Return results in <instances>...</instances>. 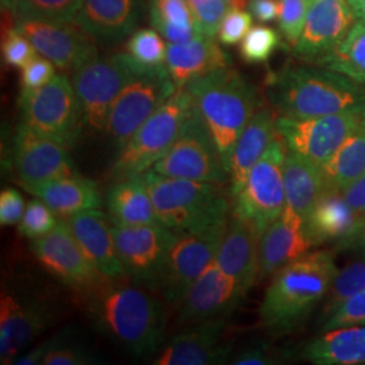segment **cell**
<instances>
[{
  "label": "cell",
  "instance_id": "836d02e7",
  "mask_svg": "<svg viewBox=\"0 0 365 365\" xmlns=\"http://www.w3.org/2000/svg\"><path fill=\"white\" fill-rule=\"evenodd\" d=\"M150 25L170 43L199 36L188 0H148Z\"/></svg>",
  "mask_w": 365,
  "mask_h": 365
},
{
  "label": "cell",
  "instance_id": "ab89813d",
  "mask_svg": "<svg viewBox=\"0 0 365 365\" xmlns=\"http://www.w3.org/2000/svg\"><path fill=\"white\" fill-rule=\"evenodd\" d=\"M58 223V217L41 199H33L27 203L25 214L18 223V232L29 240H37L48 235Z\"/></svg>",
  "mask_w": 365,
  "mask_h": 365
},
{
  "label": "cell",
  "instance_id": "7402d4cb",
  "mask_svg": "<svg viewBox=\"0 0 365 365\" xmlns=\"http://www.w3.org/2000/svg\"><path fill=\"white\" fill-rule=\"evenodd\" d=\"M49 314L36 300H22L11 294L0 298V363L14 364L30 342L48 327Z\"/></svg>",
  "mask_w": 365,
  "mask_h": 365
},
{
  "label": "cell",
  "instance_id": "30bf717a",
  "mask_svg": "<svg viewBox=\"0 0 365 365\" xmlns=\"http://www.w3.org/2000/svg\"><path fill=\"white\" fill-rule=\"evenodd\" d=\"M158 175L225 185L230 182L218 145L195 103L170 150L152 167Z\"/></svg>",
  "mask_w": 365,
  "mask_h": 365
},
{
  "label": "cell",
  "instance_id": "7bdbcfd3",
  "mask_svg": "<svg viewBox=\"0 0 365 365\" xmlns=\"http://www.w3.org/2000/svg\"><path fill=\"white\" fill-rule=\"evenodd\" d=\"M199 34L217 38L225 15L230 10L222 0H188Z\"/></svg>",
  "mask_w": 365,
  "mask_h": 365
},
{
  "label": "cell",
  "instance_id": "816d5d0a",
  "mask_svg": "<svg viewBox=\"0 0 365 365\" xmlns=\"http://www.w3.org/2000/svg\"><path fill=\"white\" fill-rule=\"evenodd\" d=\"M346 203L359 215L365 217V175L341 191Z\"/></svg>",
  "mask_w": 365,
  "mask_h": 365
},
{
  "label": "cell",
  "instance_id": "f1b7e54d",
  "mask_svg": "<svg viewBox=\"0 0 365 365\" xmlns=\"http://www.w3.org/2000/svg\"><path fill=\"white\" fill-rule=\"evenodd\" d=\"M22 187L31 195L45 202L61 220H68L80 211L101 209L103 205L96 182L78 175Z\"/></svg>",
  "mask_w": 365,
  "mask_h": 365
},
{
  "label": "cell",
  "instance_id": "ac0fdd59",
  "mask_svg": "<svg viewBox=\"0 0 365 365\" xmlns=\"http://www.w3.org/2000/svg\"><path fill=\"white\" fill-rule=\"evenodd\" d=\"M357 22L348 0H312L294 54L306 63H319L333 52Z\"/></svg>",
  "mask_w": 365,
  "mask_h": 365
},
{
  "label": "cell",
  "instance_id": "ee69618b",
  "mask_svg": "<svg viewBox=\"0 0 365 365\" xmlns=\"http://www.w3.org/2000/svg\"><path fill=\"white\" fill-rule=\"evenodd\" d=\"M1 56L6 66L22 69L38 56V52L31 41L14 26L6 31L1 43Z\"/></svg>",
  "mask_w": 365,
  "mask_h": 365
},
{
  "label": "cell",
  "instance_id": "11a10c76",
  "mask_svg": "<svg viewBox=\"0 0 365 365\" xmlns=\"http://www.w3.org/2000/svg\"><path fill=\"white\" fill-rule=\"evenodd\" d=\"M351 7H352L353 13L356 15V19L359 22L365 24V0H348Z\"/></svg>",
  "mask_w": 365,
  "mask_h": 365
},
{
  "label": "cell",
  "instance_id": "f5cc1de1",
  "mask_svg": "<svg viewBox=\"0 0 365 365\" xmlns=\"http://www.w3.org/2000/svg\"><path fill=\"white\" fill-rule=\"evenodd\" d=\"M337 250H351L365 259V217L352 237L345 241Z\"/></svg>",
  "mask_w": 365,
  "mask_h": 365
},
{
  "label": "cell",
  "instance_id": "f6af8a7d",
  "mask_svg": "<svg viewBox=\"0 0 365 365\" xmlns=\"http://www.w3.org/2000/svg\"><path fill=\"white\" fill-rule=\"evenodd\" d=\"M102 361L87 349L69 345L57 339H49V349L45 353L43 365H93Z\"/></svg>",
  "mask_w": 365,
  "mask_h": 365
},
{
  "label": "cell",
  "instance_id": "db71d44e",
  "mask_svg": "<svg viewBox=\"0 0 365 365\" xmlns=\"http://www.w3.org/2000/svg\"><path fill=\"white\" fill-rule=\"evenodd\" d=\"M49 349V341L41 342L37 346H34L33 349H30L29 352L24 353L21 356L16 357V360L14 361V364L16 365H37L42 364L43 356L46 351Z\"/></svg>",
  "mask_w": 365,
  "mask_h": 365
},
{
  "label": "cell",
  "instance_id": "5b68a950",
  "mask_svg": "<svg viewBox=\"0 0 365 365\" xmlns=\"http://www.w3.org/2000/svg\"><path fill=\"white\" fill-rule=\"evenodd\" d=\"M161 225L182 235L227 223L232 214V195L225 185L143 173Z\"/></svg>",
  "mask_w": 365,
  "mask_h": 365
},
{
  "label": "cell",
  "instance_id": "6da1fadb",
  "mask_svg": "<svg viewBox=\"0 0 365 365\" xmlns=\"http://www.w3.org/2000/svg\"><path fill=\"white\" fill-rule=\"evenodd\" d=\"M115 282L84 297L92 327L133 357L156 356L165 344V306L148 288Z\"/></svg>",
  "mask_w": 365,
  "mask_h": 365
},
{
  "label": "cell",
  "instance_id": "f907efd6",
  "mask_svg": "<svg viewBox=\"0 0 365 365\" xmlns=\"http://www.w3.org/2000/svg\"><path fill=\"white\" fill-rule=\"evenodd\" d=\"M249 13L260 24H272L279 15L277 0H249Z\"/></svg>",
  "mask_w": 365,
  "mask_h": 365
},
{
  "label": "cell",
  "instance_id": "44dd1931",
  "mask_svg": "<svg viewBox=\"0 0 365 365\" xmlns=\"http://www.w3.org/2000/svg\"><path fill=\"white\" fill-rule=\"evenodd\" d=\"M313 249L306 235L304 220L286 206L284 211L261 235L259 242V282L272 277Z\"/></svg>",
  "mask_w": 365,
  "mask_h": 365
},
{
  "label": "cell",
  "instance_id": "d4e9b609",
  "mask_svg": "<svg viewBox=\"0 0 365 365\" xmlns=\"http://www.w3.org/2000/svg\"><path fill=\"white\" fill-rule=\"evenodd\" d=\"M78 241V247L92 265L110 280L126 277L118 257L110 218L101 210H87L66 220Z\"/></svg>",
  "mask_w": 365,
  "mask_h": 365
},
{
  "label": "cell",
  "instance_id": "8fae6325",
  "mask_svg": "<svg viewBox=\"0 0 365 365\" xmlns=\"http://www.w3.org/2000/svg\"><path fill=\"white\" fill-rule=\"evenodd\" d=\"M176 90L165 66L146 69L131 78L111 106L106 123V137L117 152Z\"/></svg>",
  "mask_w": 365,
  "mask_h": 365
},
{
  "label": "cell",
  "instance_id": "d6a6232c",
  "mask_svg": "<svg viewBox=\"0 0 365 365\" xmlns=\"http://www.w3.org/2000/svg\"><path fill=\"white\" fill-rule=\"evenodd\" d=\"M327 190L342 191L365 175V118L322 167Z\"/></svg>",
  "mask_w": 365,
  "mask_h": 365
},
{
  "label": "cell",
  "instance_id": "4dcf8cb0",
  "mask_svg": "<svg viewBox=\"0 0 365 365\" xmlns=\"http://www.w3.org/2000/svg\"><path fill=\"white\" fill-rule=\"evenodd\" d=\"M108 218L123 226L160 223L144 176L114 180L106 194Z\"/></svg>",
  "mask_w": 365,
  "mask_h": 365
},
{
  "label": "cell",
  "instance_id": "681fc988",
  "mask_svg": "<svg viewBox=\"0 0 365 365\" xmlns=\"http://www.w3.org/2000/svg\"><path fill=\"white\" fill-rule=\"evenodd\" d=\"M232 363L235 365H272L277 364L279 360L267 344L255 342L235 356Z\"/></svg>",
  "mask_w": 365,
  "mask_h": 365
},
{
  "label": "cell",
  "instance_id": "7a4b0ae2",
  "mask_svg": "<svg viewBox=\"0 0 365 365\" xmlns=\"http://www.w3.org/2000/svg\"><path fill=\"white\" fill-rule=\"evenodd\" d=\"M337 272L330 250L309 252L283 267L264 294L261 327L272 334L297 330L327 298Z\"/></svg>",
  "mask_w": 365,
  "mask_h": 365
},
{
  "label": "cell",
  "instance_id": "9c48e42d",
  "mask_svg": "<svg viewBox=\"0 0 365 365\" xmlns=\"http://www.w3.org/2000/svg\"><path fill=\"white\" fill-rule=\"evenodd\" d=\"M22 122L68 149L78 144L84 125L72 80L61 72L33 91H21L18 101Z\"/></svg>",
  "mask_w": 365,
  "mask_h": 365
},
{
  "label": "cell",
  "instance_id": "9f6ffc18",
  "mask_svg": "<svg viewBox=\"0 0 365 365\" xmlns=\"http://www.w3.org/2000/svg\"><path fill=\"white\" fill-rule=\"evenodd\" d=\"M225 1L229 9H238V10H245L248 7L249 0H222Z\"/></svg>",
  "mask_w": 365,
  "mask_h": 365
},
{
  "label": "cell",
  "instance_id": "f546056e",
  "mask_svg": "<svg viewBox=\"0 0 365 365\" xmlns=\"http://www.w3.org/2000/svg\"><path fill=\"white\" fill-rule=\"evenodd\" d=\"M300 357L317 365L365 364V325L324 330L302 348Z\"/></svg>",
  "mask_w": 365,
  "mask_h": 365
},
{
  "label": "cell",
  "instance_id": "ba28073f",
  "mask_svg": "<svg viewBox=\"0 0 365 365\" xmlns=\"http://www.w3.org/2000/svg\"><path fill=\"white\" fill-rule=\"evenodd\" d=\"M286 155L287 146L277 134L232 199V215L248 222L260 237L287 206L283 176Z\"/></svg>",
  "mask_w": 365,
  "mask_h": 365
},
{
  "label": "cell",
  "instance_id": "1f68e13d",
  "mask_svg": "<svg viewBox=\"0 0 365 365\" xmlns=\"http://www.w3.org/2000/svg\"><path fill=\"white\" fill-rule=\"evenodd\" d=\"M283 176L288 207L306 220L327 191L322 167L287 149Z\"/></svg>",
  "mask_w": 365,
  "mask_h": 365
},
{
  "label": "cell",
  "instance_id": "8992f818",
  "mask_svg": "<svg viewBox=\"0 0 365 365\" xmlns=\"http://www.w3.org/2000/svg\"><path fill=\"white\" fill-rule=\"evenodd\" d=\"M192 110L194 98L191 92L185 87L178 88L118 150L110 172L111 179L138 176L152 170L176 141Z\"/></svg>",
  "mask_w": 365,
  "mask_h": 365
},
{
  "label": "cell",
  "instance_id": "cb8c5ba5",
  "mask_svg": "<svg viewBox=\"0 0 365 365\" xmlns=\"http://www.w3.org/2000/svg\"><path fill=\"white\" fill-rule=\"evenodd\" d=\"M259 242L260 235L248 222L230 214L214 261L245 297L259 282Z\"/></svg>",
  "mask_w": 365,
  "mask_h": 365
},
{
  "label": "cell",
  "instance_id": "83f0119b",
  "mask_svg": "<svg viewBox=\"0 0 365 365\" xmlns=\"http://www.w3.org/2000/svg\"><path fill=\"white\" fill-rule=\"evenodd\" d=\"M276 118L269 108L260 107L238 137L229 165V192L232 199L241 191L248 179L249 172L257 164L277 135Z\"/></svg>",
  "mask_w": 365,
  "mask_h": 365
},
{
  "label": "cell",
  "instance_id": "d590c367",
  "mask_svg": "<svg viewBox=\"0 0 365 365\" xmlns=\"http://www.w3.org/2000/svg\"><path fill=\"white\" fill-rule=\"evenodd\" d=\"M126 52L145 69L165 66L167 45L155 29L135 30L126 43Z\"/></svg>",
  "mask_w": 365,
  "mask_h": 365
},
{
  "label": "cell",
  "instance_id": "7c38bea8",
  "mask_svg": "<svg viewBox=\"0 0 365 365\" xmlns=\"http://www.w3.org/2000/svg\"><path fill=\"white\" fill-rule=\"evenodd\" d=\"M365 118V106L324 117L276 118V130L289 152L324 167Z\"/></svg>",
  "mask_w": 365,
  "mask_h": 365
},
{
  "label": "cell",
  "instance_id": "277c9868",
  "mask_svg": "<svg viewBox=\"0 0 365 365\" xmlns=\"http://www.w3.org/2000/svg\"><path fill=\"white\" fill-rule=\"evenodd\" d=\"M196 108L207 125L229 170L235 143L260 108L256 88L232 66L188 83Z\"/></svg>",
  "mask_w": 365,
  "mask_h": 365
},
{
  "label": "cell",
  "instance_id": "c3c4849f",
  "mask_svg": "<svg viewBox=\"0 0 365 365\" xmlns=\"http://www.w3.org/2000/svg\"><path fill=\"white\" fill-rule=\"evenodd\" d=\"M26 210L24 196L15 188H4L0 194V225L13 226L18 225Z\"/></svg>",
  "mask_w": 365,
  "mask_h": 365
},
{
  "label": "cell",
  "instance_id": "5bb4252c",
  "mask_svg": "<svg viewBox=\"0 0 365 365\" xmlns=\"http://www.w3.org/2000/svg\"><path fill=\"white\" fill-rule=\"evenodd\" d=\"M227 223L178 235L167 255L157 289L165 303L179 306L196 279L215 260Z\"/></svg>",
  "mask_w": 365,
  "mask_h": 365
},
{
  "label": "cell",
  "instance_id": "8d00e7d4",
  "mask_svg": "<svg viewBox=\"0 0 365 365\" xmlns=\"http://www.w3.org/2000/svg\"><path fill=\"white\" fill-rule=\"evenodd\" d=\"M280 43V36L272 27H252L240 43V56L249 64H262L272 57Z\"/></svg>",
  "mask_w": 365,
  "mask_h": 365
},
{
  "label": "cell",
  "instance_id": "2e32d148",
  "mask_svg": "<svg viewBox=\"0 0 365 365\" xmlns=\"http://www.w3.org/2000/svg\"><path fill=\"white\" fill-rule=\"evenodd\" d=\"M31 252L49 274L83 297L110 280L86 257L66 220H60L48 235L33 240Z\"/></svg>",
  "mask_w": 365,
  "mask_h": 365
},
{
  "label": "cell",
  "instance_id": "9a60e30c",
  "mask_svg": "<svg viewBox=\"0 0 365 365\" xmlns=\"http://www.w3.org/2000/svg\"><path fill=\"white\" fill-rule=\"evenodd\" d=\"M15 26L42 57L64 73H73L98 54L96 39L75 21L18 18Z\"/></svg>",
  "mask_w": 365,
  "mask_h": 365
},
{
  "label": "cell",
  "instance_id": "b9f144b4",
  "mask_svg": "<svg viewBox=\"0 0 365 365\" xmlns=\"http://www.w3.org/2000/svg\"><path fill=\"white\" fill-rule=\"evenodd\" d=\"M279 15L277 25L283 38L291 48L298 42L312 0H277Z\"/></svg>",
  "mask_w": 365,
  "mask_h": 365
},
{
  "label": "cell",
  "instance_id": "f35d334b",
  "mask_svg": "<svg viewBox=\"0 0 365 365\" xmlns=\"http://www.w3.org/2000/svg\"><path fill=\"white\" fill-rule=\"evenodd\" d=\"M363 289H365V259L361 257V260L353 261L337 272L327 294L324 314Z\"/></svg>",
  "mask_w": 365,
  "mask_h": 365
},
{
  "label": "cell",
  "instance_id": "e0dca14e",
  "mask_svg": "<svg viewBox=\"0 0 365 365\" xmlns=\"http://www.w3.org/2000/svg\"><path fill=\"white\" fill-rule=\"evenodd\" d=\"M9 165L21 185L76 175L69 149L56 140L33 130L24 122L14 133Z\"/></svg>",
  "mask_w": 365,
  "mask_h": 365
},
{
  "label": "cell",
  "instance_id": "74e56055",
  "mask_svg": "<svg viewBox=\"0 0 365 365\" xmlns=\"http://www.w3.org/2000/svg\"><path fill=\"white\" fill-rule=\"evenodd\" d=\"M81 0H18L14 18L73 21Z\"/></svg>",
  "mask_w": 365,
  "mask_h": 365
},
{
  "label": "cell",
  "instance_id": "7dc6e473",
  "mask_svg": "<svg viewBox=\"0 0 365 365\" xmlns=\"http://www.w3.org/2000/svg\"><path fill=\"white\" fill-rule=\"evenodd\" d=\"M21 73L22 91H33L48 84L57 73L52 61L38 54L27 66H24Z\"/></svg>",
  "mask_w": 365,
  "mask_h": 365
},
{
  "label": "cell",
  "instance_id": "6f0895ef",
  "mask_svg": "<svg viewBox=\"0 0 365 365\" xmlns=\"http://www.w3.org/2000/svg\"><path fill=\"white\" fill-rule=\"evenodd\" d=\"M16 6H18V0H1V9H3V11H6V13L15 15Z\"/></svg>",
  "mask_w": 365,
  "mask_h": 365
},
{
  "label": "cell",
  "instance_id": "d6986e66",
  "mask_svg": "<svg viewBox=\"0 0 365 365\" xmlns=\"http://www.w3.org/2000/svg\"><path fill=\"white\" fill-rule=\"evenodd\" d=\"M244 298L235 280L212 261L180 302L178 321L182 327H191L211 319H227Z\"/></svg>",
  "mask_w": 365,
  "mask_h": 365
},
{
  "label": "cell",
  "instance_id": "4316f807",
  "mask_svg": "<svg viewBox=\"0 0 365 365\" xmlns=\"http://www.w3.org/2000/svg\"><path fill=\"white\" fill-rule=\"evenodd\" d=\"M363 218L346 203L341 191L327 190L304 220V229L313 248L330 244L337 249L352 237Z\"/></svg>",
  "mask_w": 365,
  "mask_h": 365
},
{
  "label": "cell",
  "instance_id": "3957f363",
  "mask_svg": "<svg viewBox=\"0 0 365 365\" xmlns=\"http://www.w3.org/2000/svg\"><path fill=\"white\" fill-rule=\"evenodd\" d=\"M267 93L279 115L295 119L365 106L363 84L321 66H284L268 76Z\"/></svg>",
  "mask_w": 365,
  "mask_h": 365
},
{
  "label": "cell",
  "instance_id": "bcb514c9",
  "mask_svg": "<svg viewBox=\"0 0 365 365\" xmlns=\"http://www.w3.org/2000/svg\"><path fill=\"white\" fill-rule=\"evenodd\" d=\"M253 16L245 10L232 9L225 15L221 26L217 34V39L225 46H235L241 43V41L252 29Z\"/></svg>",
  "mask_w": 365,
  "mask_h": 365
},
{
  "label": "cell",
  "instance_id": "4fadbf2b",
  "mask_svg": "<svg viewBox=\"0 0 365 365\" xmlns=\"http://www.w3.org/2000/svg\"><path fill=\"white\" fill-rule=\"evenodd\" d=\"M118 257L131 283L157 292L167 255L179 233L161 223L123 226L111 221Z\"/></svg>",
  "mask_w": 365,
  "mask_h": 365
},
{
  "label": "cell",
  "instance_id": "603a6c76",
  "mask_svg": "<svg viewBox=\"0 0 365 365\" xmlns=\"http://www.w3.org/2000/svg\"><path fill=\"white\" fill-rule=\"evenodd\" d=\"M146 0H81L75 22L101 42L130 37L144 16Z\"/></svg>",
  "mask_w": 365,
  "mask_h": 365
},
{
  "label": "cell",
  "instance_id": "484cf974",
  "mask_svg": "<svg viewBox=\"0 0 365 365\" xmlns=\"http://www.w3.org/2000/svg\"><path fill=\"white\" fill-rule=\"evenodd\" d=\"M165 66L178 88L214 71L232 66L229 54L217 38L196 36L179 43L167 45Z\"/></svg>",
  "mask_w": 365,
  "mask_h": 365
},
{
  "label": "cell",
  "instance_id": "60d3db41",
  "mask_svg": "<svg viewBox=\"0 0 365 365\" xmlns=\"http://www.w3.org/2000/svg\"><path fill=\"white\" fill-rule=\"evenodd\" d=\"M365 325V289L344 300L333 310L322 314L319 329L330 330L337 327Z\"/></svg>",
  "mask_w": 365,
  "mask_h": 365
},
{
  "label": "cell",
  "instance_id": "52a82bcc",
  "mask_svg": "<svg viewBox=\"0 0 365 365\" xmlns=\"http://www.w3.org/2000/svg\"><path fill=\"white\" fill-rule=\"evenodd\" d=\"M146 71L128 52L95 58L72 73L84 125L95 133H105L111 106L131 78Z\"/></svg>",
  "mask_w": 365,
  "mask_h": 365
},
{
  "label": "cell",
  "instance_id": "ffe728a7",
  "mask_svg": "<svg viewBox=\"0 0 365 365\" xmlns=\"http://www.w3.org/2000/svg\"><path fill=\"white\" fill-rule=\"evenodd\" d=\"M226 319L191 325L164 344L155 356L156 365H211L226 363L232 345L222 342Z\"/></svg>",
  "mask_w": 365,
  "mask_h": 365
},
{
  "label": "cell",
  "instance_id": "e575fe53",
  "mask_svg": "<svg viewBox=\"0 0 365 365\" xmlns=\"http://www.w3.org/2000/svg\"><path fill=\"white\" fill-rule=\"evenodd\" d=\"M315 66L337 71L354 81L364 84L365 24L357 21L339 46Z\"/></svg>",
  "mask_w": 365,
  "mask_h": 365
}]
</instances>
